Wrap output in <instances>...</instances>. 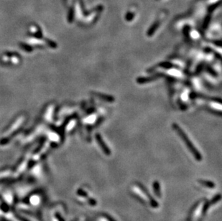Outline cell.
<instances>
[{"label": "cell", "instance_id": "cell-1", "mask_svg": "<svg viewBox=\"0 0 222 221\" xmlns=\"http://www.w3.org/2000/svg\"><path fill=\"white\" fill-rule=\"evenodd\" d=\"M173 128L178 133V134L180 136V137L181 138V139L183 141V142L185 143V144L187 147V148L188 149V150L190 151V152L193 155L194 158L196 159L197 161H201L202 160V155L201 154L198 152V150H197L193 144L192 143L191 141L190 140V139L188 138V136L186 135V134L185 133V131H183L181 127L179 126L177 124H173Z\"/></svg>", "mask_w": 222, "mask_h": 221}, {"label": "cell", "instance_id": "cell-2", "mask_svg": "<svg viewBox=\"0 0 222 221\" xmlns=\"http://www.w3.org/2000/svg\"><path fill=\"white\" fill-rule=\"evenodd\" d=\"M136 184H137V187H139L140 190H141L142 192L143 193H144L145 195H146V197H148V199H149V201H150V205H151L152 207H154V208H157V207H158V206H159V204H158V202H157V201L155 200L154 197H153V196L150 195L149 191L147 190L146 187H145V186L142 185V184L140 183V182H137Z\"/></svg>", "mask_w": 222, "mask_h": 221}, {"label": "cell", "instance_id": "cell-3", "mask_svg": "<svg viewBox=\"0 0 222 221\" xmlns=\"http://www.w3.org/2000/svg\"><path fill=\"white\" fill-rule=\"evenodd\" d=\"M95 138H96V142H97L98 146H99L100 148L101 149V150H102L103 153L107 156H109L111 155V150L108 148V146L106 144V143H105L103 139L102 136H101L99 134H96L95 135Z\"/></svg>", "mask_w": 222, "mask_h": 221}, {"label": "cell", "instance_id": "cell-4", "mask_svg": "<svg viewBox=\"0 0 222 221\" xmlns=\"http://www.w3.org/2000/svg\"><path fill=\"white\" fill-rule=\"evenodd\" d=\"M93 94L95 96H97L98 98H100V99L106 100V101H108V102L114 101V97L111 96V95L102 94V93H93Z\"/></svg>", "mask_w": 222, "mask_h": 221}, {"label": "cell", "instance_id": "cell-5", "mask_svg": "<svg viewBox=\"0 0 222 221\" xmlns=\"http://www.w3.org/2000/svg\"><path fill=\"white\" fill-rule=\"evenodd\" d=\"M153 187L154 190V192L155 195L158 197L160 198L161 197V190H160V185L158 181H155L153 183Z\"/></svg>", "mask_w": 222, "mask_h": 221}, {"label": "cell", "instance_id": "cell-6", "mask_svg": "<svg viewBox=\"0 0 222 221\" xmlns=\"http://www.w3.org/2000/svg\"><path fill=\"white\" fill-rule=\"evenodd\" d=\"M198 183L200 184V185L203 186V187H207V188L213 189L215 187L214 182H211V181L204 180H198Z\"/></svg>", "mask_w": 222, "mask_h": 221}, {"label": "cell", "instance_id": "cell-7", "mask_svg": "<svg viewBox=\"0 0 222 221\" xmlns=\"http://www.w3.org/2000/svg\"><path fill=\"white\" fill-rule=\"evenodd\" d=\"M160 74H157V75H154V76L148 77V78H138V79H137V83H148V82L152 81L153 80L157 79V78H160Z\"/></svg>", "mask_w": 222, "mask_h": 221}, {"label": "cell", "instance_id": "cell-8", "mask_svg": "<svg viewBox=\"0 0 222 221\" xmlns=\"http://www.w3.org/2000/svg\"><path fill=\"white\" fill-rule=\"evenodd\" d=\"M77 194L79 196H81V197H85V198H87L88 197V194L87 192H85L84 190H83L82 189H78L77 190Z\"/></svg>", "mask_w": 222, "mask_h": 221}, {"label": "cell", "instance_id": "cell-9", "mask_svg": "<svg viewBox=\"0 0 222 221\" xmlns=\"http://www.w3.org/2000/svg\"><path fill=\"white\" fill-rule=\"evenodd\" d=\"M159 65L160 67H162V68H171L173 67V65L170 63H162Z\"/></svg>", "mask_w": 222, "mask_h": 221}, {"label": "cell", "instance_id": "cell-10", "mask_svg": "<svg viewBox=\"0 0 222 221\" xmlns=\"http://www.w3.org/2000/svg\"><path fill=\"white\" fill-rule=\"evenodd\" d=\"M87 199H88V204H89L90 205H91V206L96 205V204H97V202H96V200H94V199H93V198H91V197H90V198H89V197H87Z\"/></svg>", "mask_w": 222, "mask_h": 221}, {"label": "cell", "instance_id": "cell-11", "mask_svg": "<svg viewBox=\"0 0 222 221\" xmlns=\"http://www.w3.org/2000/svg\"><path fill=\"white\" fill-rule=\"evenodd\" d=\"M103 217H104L105 218H106V220H107L108 221H116V220H114V218H113L112 217H111V216H110L109 215H108V214H106V213L103 214Z\"/></svg>", "mask_w": 222, "mask_h": 221}]
</instances>
